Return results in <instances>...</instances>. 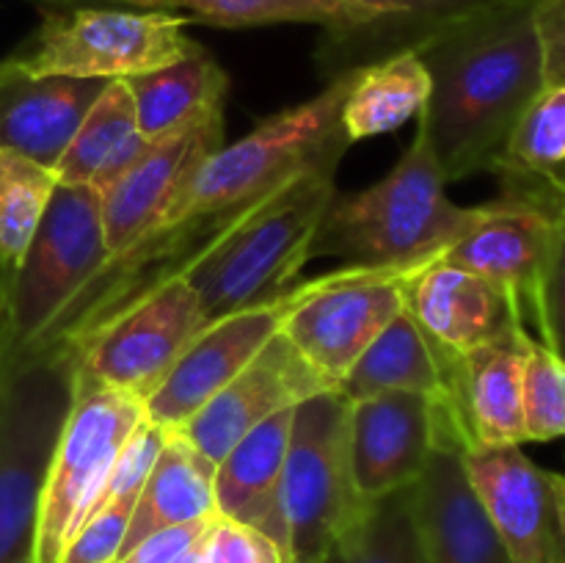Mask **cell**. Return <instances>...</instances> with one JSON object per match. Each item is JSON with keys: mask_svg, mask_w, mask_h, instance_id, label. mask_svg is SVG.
Listing matches in <instances>:
<instances>
[{"mask_svg": "<svg viewBox=\"0 0 565 563\" xmlns=\"http://www.w3.org/2000/svg\"><path fill=\"white\" fill-rule=\"evenodd\" d=\"M218 147H224V114L149 141L147 152L99 193L108 257L138 241Z\"/></svg>", "mask_w": 565, "mask_h": 563, "instance_id": "e0dca14e", "label": "cell"}, {"mask_svg": "<svg viewBox=\"0 0 565 563\" xmlns=\"http://www.w3.org/2000/svg\"><path fill=\"white\" fill-rule=\"evenodd\" d=\"M323 563H430L414 513L412 486L370 500Z\"/></svg>", "mask_w": 565, "mask_h": 563, "instance_id": "f546056e", "label": "cell"}, {"mask_svg": "<svg viewBox=\"0 0 565 563\" xmlns=\"http://www.w3.org/2000/svg\"><path fill=\"white\" fill-rule=\"evenodd\" d=\"M331 392L296 353L285 334L276 337L246 370L226 381L185 425L174 428L202 456L218 464L243 436L281 408Z\"/></svg>", "mask_w": 565, "mask_h": 563, "instance_id": "9a60e30c", "label": "cell"}, {"mask_svg": "<svg viewBox=\"0 0 565 563\" xmlns=\"http://www.w3.org/2000/svg\"><path fill=\"white\" fill-rule=\"evenodd\" d=\"M55 185L53 169L0 149V282L25 257Z\"/></svg>", "mask_w": 565, "mask_h": 563, "instance_id": "4dcf8cb0", "label": "cell"}, {"mask_svg": "<svg viewBox=\"0 0 565 563\" xmlns=\"http://www.w3.org/2000/svg\"><path fill=\"white\" fill-rule=\"evenodd\" d=\"M213 517L154 530V533H149L147 539L138 541L136 546H130L125 555H119V561L116 563H177L185 552H191L193 546L202 541V535L207 533Z\"/></svg>", "mask_w": 565, "mask_h": 563, "instance_id": "8d00e7d4", "label": "cell"}, {"mask_svg": "<svg viewBox=\"0 0 565 563\" xmlns=\"http://www.w3.org/2000/svg\"><path fill=\"white\" fill-rule=\"evenodd\" d=\"M561 219L557 193L500 185V196L478 204V219L441 259L505 287L522 307L524 323H533Z\"/></svg>", "mask_w": 565, "mask_h": 563, "instance_id": "7c38bea8", "label": "cell"}, {"mask_svg": "<svg viewBox=\"0 0 565 563\" xmlns=\"http://www.w3.org/2000/svg\"><path fill=\"white\" fill-rule=\"evenodd\" d=\"M110 81L33 75L17 61H0V149L58 166L92 105Z\"/></svg>", "mask_w": 565, "mask_h": 563, "instance_id": "ac0fdd59", "label": "cell"}, {"mask_svg": "<svg viewBox=\"0 0 565 563\" xmlns=\"http://www.w3.org/2000/svg\"><path fill=\"white\" fill-rule=\"evenodd\" d=\"M412 491L430 563H511L469 478L461 447L441 442Z\"/></svg>", "mask_w": 565, "mask_h": 563, "instance_id": "d6986e66", "label": "cell"}, {"mask_svg": "<svg viewBox=\"0 0 565 563\" xmlns=\"http://www.w3.org/2000/svg\"><path fill=\"white\" fill-rule=\"evenodd\" d=\"M44 9H72V6H127V9H147L149 0H33Z\"/></svg>", "mask_w": 565, "mask_h": 563, "instance_id": "f35d334b", "label": "cell"}, {"mask_svg": "<svg viewBox=\"0 0 565 563\" xmlns=\"http://www.w3.org/2000/svg\"><path fill=\"white\" fill-rule=\"evenodd\" d=\"M147 147L149 138L138 127L130 88L125 81H110L77 127L64 158L55 166V177L64 185H92L103 193L147 152Z\"/></svg>", "mask_w": 565, "mask_h": 563, "instance_id": "d4e9b609", "label": "cell"}, {"mask_svg": "<svg viewBox=\"0 0 565 563\" xmlns=\"http://www.w3.org/2000/svg\"><path fill=\"white\" fill-rule=\"evenodd\" d=\"M530 340L533 334L527 329H516L467 353H452L441 412L463 453L527 442L522 375Z\"/></svg>", "mask_w": 565, "mask_h": 563, "instance_id": "2e32d148", "label": "cell"}, {"mask_svg": "<svg viewBox=\"0 0 565 563\" xmlns=\"http://www.w3.org/2000/svg\"><path fill=\"white\" fill-rule=\"evenodd\" d=\"M202 539H204V535H202ZM177 563H202V541H199V544L193 546L191 552H185V555H182Z\"/></svg>", "mask_w": 565, "mask_h": 563, "instance_id": "ab89813d", "label": "cell"}, {"mask_svg": "<svg viewBox=\"0 0 565 563\" xmlns=\"http://www.w3.org/2000/svg\"><path fill=\"white\" fill-rule=\"evenodd\" d=\"M292 414L296 406L270 414L215 464V511L248 528H257L259 533L274 539L281 552H285V522H281L279 497Z\"/></svg>", "mask_w": 565, "mask_h": 563, "instance_id": "44dd1931", "label": "cell"}, {"mask_svg": "<svg viewBox=\"0 0 565 563\" xmlns=\"http://www.w3.org/2000/svg\"><path fill=\"white\" fill-rule=\"evenodd\" d=\"M105 259L99 193L58 182L25 257L0 282V362L22 357Z\"/></svg>", "mask_w": 565, "mask_h": 563, "instance_id": "5b68a950", "label": "cell"}, {"mask_svg": "<svg viewBox=\"0 0 565 563\" xmlns=\"http://www.w3.org/2000/svg\"><path fill=\"white\" fill-rule=\"evenodd\" d=\"M207 326L191 282H169L116 315L75 351L77 373L147 401Z\"/></svg>", "mask_w": 565, "mask_h": 563, "instance_id": "8fae6325", "label": "cell"}, {"mask_svg": "<svg viewBox=\"0 0 565 563\" xmlns=\"http://www.w3.org/2000/svg\"><path fill=\"white\" fill-rule=\"evenodd\" d=\"M342 158L345 152H334L292 177L218 252L185 274L207 323L296 285L312 259L315 235L337 193Z\"/></svg>", "mask_w": 565, "mask_h": 563, "instance_id": "3957f363", "label": "cell"}, {"mask_svg": "<svg viewBox=\"0 0 565 563\" xmlns=\"http://www.w3.org/2000/svg\"><path fill=\"white\" fill-rule=\"evenodd\" d=\"M138 497H121V500L103 502L92 517L83 522L75 539L66 546L61 563H116L121 555L127 528H130L132 511Z\"/></svg>", "mask_w": 565, "mask_h": 563, "instance_id": "d6a6232c", "label": "cell"}, {"mask_svg": "<svg viewBox=\"0 0 565 563\" xmlns=\"http://www.w3.org/2000/svg\"><path fill=\"white\" fill-rule=\"evenodd\" d=\"M491 174L500 185L565 193V83L544 86L513 127Z\"/></svg>", "mask_w": 565, "mask_h": 563, "instance_id": "83f0119b", "label": "cell"}, {"mask_svg": "<svg viewBox=\"0 0 565 563\" xmlns=\"http://www.w3.org/2000/svg\"><path fill=\"white\" fill-rule=\"evenodd\" d=\"M428 94L430 77L417 50L353 66V83L340 110L342 132L356 144L397 130L423 114Z\"/></svg>", "mask_w": 565, "mask_h": 563, "instance_id": "4316f807", "label": "cell"}, {"mask_svg": "<svg viewBox=\"0 0 565 563\" xmlns=\"http://www.w3.org/2000/svg\"><path fill=\"white\" fill-rule=\"evenodd\" d=\"M533 326L541 334L539 342H544L565 362V213L557 224L550 263H546L544 279H541Z\"/></svg>", "mask_w": 565, "mask_h": 563, "instance_id": "d590c367", "label": "cell"}, {"mask_svg": "<svg viewBox=\"0 0 565 563\" xmlns=\"http://www.w3.org/2000/svg\"><path fill=\"white\" fill-rule=\"evenodd\" d=\"M362 268L364 265H337L312 279L296 282L268 301L210 320L160 381L158 390L143 401L147 417L169 431L185 425L226 381L246 370L285 331V323L298 307L318 293L351 279Z\"/></svg>", "mask_w": 565, "mask_h": 563, "instance_id": "9c48e42d", "label": "cell"}, {"mask_svg": "<svg viewBox=\"0 0 565 563\" xmlns=\"http://www.w3.org/2000/svg\"><path fill=\"white\" fill-rule=\"evenodd\" d=\"M279 502L287 563H323L367 506L353 486L342 392H320L296 406Z\"/></svg>", "mask_w": 565, "mask_h": 563, "instance_id": "ba28073f", "label": "cell"}, {"mask_svg": "<svg viewBox=\"0 0 565 563\" xmlns=\"http://www.w3.org/2000/svg\"><path fill=\"white\" fill-rule=\"evenodd\" d=\"M441 442L461 447L447 414L430 397L381 392L348 401V458L364 502L417 484Z\"/></svg>", "mask_w": 565, "mask_h": 563, "instance_id": "4fadbf2b", "label": "cell"}, {"mask_svg": "<svg viewBox=\"0 0 565 563\" xmlns=\"http://www.w3.org/2000/svg\"><path fill=\"white\" fill-rule=\"evenodd\" d=\"M452 353L441 351L406 307L356 359L340 390L348 401L381 392H414L445 406Z\"/></svg>", "mask_w": 565, "mask_h": 563, "instance_id": "7402d4cb", "label": "cell"}, {"mask_svg": "<svg viewBox=\"0 0 565 563\" xmlns=\"http://www.w3.org/2000/svg\"><path fill=\"white\" fill-rule=\"evenodd\" d=\"M188 22L174 11L127 6L44 9L36 31L9 59L33 75L127 81L196 50Z\"/></svg>", "mask_w": 565, "mask_h": 563, "instance_id": "52a82bcc", "label": "cell"}, {"mask_svg": "<svg viewBox=\"0 0 565 563\" xmlns=\"http://www.w3.org/2000/svg\"><path fill=\"white\" fill-rule=\"evenodd\" d=\"M147 9L174 11L191 22L215 28L257 25H320L326 33H345L381 20L356 0H149Z\"/></svg>", "mask_w": 565, "mask_h": 563, "instance_id": "f1b7e54d", "label": "cell"}, {"mask_svg": "<svg viewBox=\"0 0 565 563\" xmlns=\"http://www.w3.org/2000/svg\"><path fill=\"white\" fill-rule=\"evenodd\" d=\"M213 513H218L215 511V464L202 456L185 436L169 431L158 464L138 495L121 555L154 530L196 522Z\"/></svg>", "mask_w": 565, "mask_h": 563, "instance_id": "484cf974", "label": "cell"}, {"mask_svg": "<svg viewBox=\"0 0 565 563\" xmlns=\"http://www.w3.org/2000/svg\"><path fill=\"white\" fill-rule=\"evenodd\" d=\"M70 351H28L0 362V563L33 550L39 497L75 397Z\"/></svg>", "mask_w": 565, "mask_h": 563, "instance_id": "277c9868", "label": "cell"}, {"mask_svg": "<svg viewBox=\"0 0 565 563\" xmlns=\"http://www.w3.org/2000/svg\"><path fill=\"white\" fill-rule=\"evenodd\" d=\"M406 304L425 334L447 353H467L527 329L522 307L505 287L445 259L414 276Z\"/></svg>", "mask_w": 565, "mask_h": 563, "instance_id": "ffe728a7", "label": "cell"}, {"mask_svg": "<svg viewBox=\"0 0 565 563\" xmlns=\"http://www.w3.org/2000/svg\"><path fill=\"white\" fill-rule=\"evenodd\" d=\"M356 3L373 9L381 20L356 31L326 33L318 59L329 77L403 50H414L439 28L505 0H356Z\"/></svg>", "mask_w": 565, "mask_h": 563, "instance_id": "603a6c76", "label": "cell"}, {"mask_svg": "<svg viewBox=\"0 0 565 563\" xmlns=\"http://www.w3.org/2000/svg\"><path fill=\"white\" fill-rule=\"evenodd\" d=\"M430 77L419 125L447 182L494 171L513 127L546 86L535 0H505L417 44Z\"/></svg>", "mask_w": 565, "mask_h": 563, "instance_id": "6da1fadb", "label": "cell"}, {"mask_svg": "<svg viewBox=\"0 0 565 563\" xmlns=\"http://www.w3.org/2000/svg\"><path fill=\"white\" fill-rule=\"evenodd\" d=\"M522 412L527 442L565 436V362L535 337L524 359Z\"/></svg>", "mask_w": 565, "mask_h": 563, "instance_id": "1f68e13d", "label": "cell"}, {"mask_svg": "<svg viewBox=\"0 0 565 563\" xmlns=\"http://www.w3.org/2000/svg\"><path fill=\"white\" fill-rule=\"evenodd\" d=\"M463 464L511 563H565L563 475L539 467L519 445L475 447Z\"/></svg>", "mask_w": 565, "mask_h": 563, "instance_id": "5bb4252c", "label": "cell"}, {"mask_svg": "<svg viewBox=\"0 0 565 563\" xmlns=\"http://www.w3.org/2000/svg\"><path fill=\"white\" fill-rule=\"evenodd\" d=\"M17 563H33V561H31V555H28V557H20V561H17Z\"/></svg>", "mask_w": 565, "mask_h": 563, "instance_id": "b9f144b4", "label": "cell"}, {"mask_svg": "<svg viewBox=\"0 0 565 563\" xmlns=\"http://www.w3.org/2000/svg\"><path fill=\"white\" fill-rule=\"evenodd\" d=\"M138 127L149 141L185 130L207 116L224 114L230 75L210 50L196 44L185 59L127 77Z\"/></svg>", "mask_w": 565, "mask_h": 563, "instance_id": "cb8c5ba5", "label": "cell"}, {"mask_svg": "<svg viewBox=\"0 0 565 563\" xmlns=\"http://www.w3.org/2000/svg\"><path fill=\"white\" fill-rule=\"evenodd\" d=\"M436 259L441 257L401 265H364L351 279L318 293L298 307L281 334L318 379H323L331 390H340L356 359L406 307L414 276L423 274Z\"/></svg>", "mask_w": 565, "mask_h": 563, "instance_id": "30bf717a", "label": "cell"}, {"mask_svg": "<svg viewBox=\"0 0 565 563\" xmlns=\"http://www.w3.org/2000/svg\"><path fill=\"white\" fill-rule=\"evenodd\" d=\"M202 563H287L274 539L215 513L202 539Z\"/></svg>", "mask_w": 565, "mask_h": 563, "instance_id": "e575fe53", "label": "cell"}, {"mask_svg": "<svg viewBox=\"0 0 565 563\" xmlns=\"http://www.w3.org/2000/svg\"><path fill=\"white\" fill-rule=\"evenodd\" d=\"M563 213H565V193H563Z\"/></svg>", "mask_w": 565, "mask_h": 563, "instance_id": "7bdbcfd3", "label": "cell"}, {"mask_svg": "<svg viewBox=\"0 0 565 563\" xmlns=\"http://www.w3.org/2000/svg\"><path fill=\"white\" fill-rule=\"evenodd\" d=\"M561 489H563V522H565V475H563V480H561Z\"/></svg>", "mask_w": 565, "mask_h": 563, "instance_id": "60d3db41", "label": "cell"}, {"mask_svg": "<svg viewBox=\"0 0 565 563\" xmlns=\"http://www.w3.org/2000/svg\"><path fill=\"white\" fill-rule=\"evenodd\" d=\"M478 208L447 196V180L428 132L417 121L403 158L364 191L334 193L312 243L315 257L342 265H401L445 257L472 226Z\"/></svg>", "mask_w": 565, "mask_h": 563, "instance_id": "7a4b0ae2", "label": "cell"}, {"mask_svg": "<svg viewBox=\"0 0 565 563\" xmlns=\"http://www.w3.org/2000/svg\"><path fill=\"white\" fill-rule=\"evenodd\" d=\"M166 439H169V428L143 417L141 423H138V428L130 434V439L125 442V447H121L119 458H116L114 469H110L108 486H105L99 506L110 500H121V497L141 495L149 472H152L154 464H158V456L160 450H163ZM97 508H94V511H97Z\"/></svg>", "mask_w": 565, "mask_h": 563, "instance_id": "836d02e7", "label": "cell"}, {"mask_svg": "<svg viewBox=\"0 0 565 563\" xmlns=\"http://www.w3.org/2000/svg\"><path fill=\"white\" fill-rule=\"evenodd\" d=\"M535 28L544 53L546 86L565 83V0H535Z\"/></svg>", "mask_w": 565, "mask_h": 563, "instance_id": "74e56055", "label": "cell"}, {"mask_svg": "<svg viewBox=\"0 0 565 563\" xmlns=\"http://www.w3.org/2000/svg\"><path fill=\"white\" fill-rule=\"evenodd\" d=\"M143 417L141 397L75 373V397L39 497L33 563H61L70 541L103 500L110 469Z\"/></svg>", "mask_w": 565, "mask_h": 563, "instance_id": "8992f818", "label": "cell"}]
</instances>
